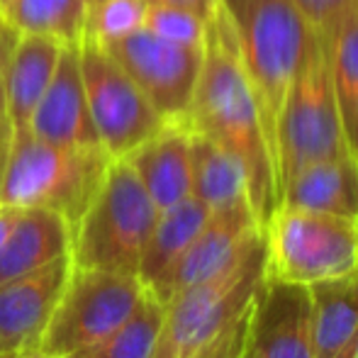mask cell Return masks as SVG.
I'll list each match as a JSON object with an SVG mask.
<instances>
[{"instance_id": "1", "label": "cell", "mask_w": 358, "mask_h": 358, "mask_svg": "<svg viewBox=\"0 0 358 358\" xmlns=\"http://www.w3.org/2000/svg\"><path fill=\"white\" fill-rule=\"evenodd\" d=\"M183 122L241 161L246 171L249 205L264 229L266 220L278 208L275 171L234 29L222 5H217L205 22L203 64Z\"/></svg>"}, {"instance_id": "2", "label": "cell", "mask_w": 358, "mask_h": 358, "mask_svg": "<svg viewBox=\"0 0 358 358\" xmlns=\"http://www.w3.org/2000/svg\"><path fill=\"white\" fill-rule=\"evenodd\" d=\"M220 5L234 29L273 161L280 108L315 32L290 0H220Z\"/></svg>"}, {"instance_id": "3", "label": "cell", "mask_w": 358, "mask_h": 358, "mask_svg": "<svg viewBox=\"0 0 358 358\" xmlns=\"http://www.w3.org/2000/svg\"><path fill=\"white\" fill-rule=\"evenodd\" d=\"M110 161L103 146L69 149L42 142L27 127L13 129L0 203L52 210L73 227L98 193Z\"/></svg>"}, {"instance_id": "4", "label": "cell", "mask_w": 358, "mask_h": 358, "mask_svg": "<svg viewBox=\"0 0 358 358\" xmlns=\"http://www.w3.org/2000/svg\"><path fill=\"white\" fill-rule=\"evenodd\" d=\"M346 151L351 146L331 78L329 54L324 39L315 34L287 88L275 124L273 171L278 198L285 180L297 171Z\"/></svg>"}, {"instance_id": "5", "label": "cell", "mask_w": 358, "mask_h": 358, "mask_svg": "<svg viewBox=\"0 0 358 358\" xmlns=\"http://www.w3.org/2000/svg\"><path fill=\"white\" fill-rule=\"evenodd\" d=\"M159 213L132 166L113 159L95 198L73 224V266L137 273Z\"/></svg>"}, {"instance_id": "6", "label": "cell", "mask_w": 358, "mask_h": 358, "mask_svg": "<svg viewBox=\"0 0 358 358\" xmlns=\"http://www.w3.org/2000/svg\"><path fill=\"white\" fill-rule=\"evenodd\" d=\"M261 231L266 275L307 287L358 275V217L278 205Z\"/></svg>"}, {"instance_id": "7", "label": "cell", "mask_w": 358, "mask_h": 358, "mask_svg": "<svg viewBox=\"0 0 358 358\" xmlns=\"http://www.w3.org/2000/svg\"><path fill=\"white\" fill-rule=\"evenodd\" d=\"M266 271L264 231L239 261L166 302L154 358H195L249 307Z\"/></svg>"}, {"instance_id": "8", "label": "cell", "mask_w": 358, "mask_h": 358, "mask_svg": "<svg viewBox=\"0 0 358 358\" xmlns=\"http://www.w3.org/2000/svg\"><path fill=\"white\" fill-rule=\"evenodd\" d=\"M144 292L137 273L73 266L39 349L69 358L98 344L137 310Z\"/></svg>"}, {"instance_id": "9", "label": "cell", "mask_w": 358, "mask_h": 358, "mask_svg": "<svg viewBox=\"0 0 358 358\" xmlns=\"http://www.w3.org/2000/svg\"><path fill=\"white\" fill-rule=\"evenodd\" d=\"M80 76L100 144L113 159H124L166 124L139 85L98 42L80 39Z\"/></svg>"}, {"instance_id": "10", "label": "cell", "mask_w": 358, "mask_h": 358, "mask_svg": "<svg viewBox=\"0 0 358 358\" xmlns=\"http://www.w3.org/2000/svg\"><path fill=\"white\" fill-rule=\"evenodd\" d=\"M100 47L127 71L166 122H183L198 83L203 47L169 42L146 27Z\"/></svg>"}, {"instance_id": "11", "label": "cell", "mask_w": 358, "mask_h": 358, "mask_svg": "<svg viewBox=\"0 0 358 358\" xmlns=\"http://www.w3.org/2000/svg\"><path fill=\"white\" fill-rule=\"evenodd\" d=\"M246 349L256 358H312V295L266 275L249 302Z\"/></svg>"}, {"instance_id": "12", "label": "cell", "mask_w": 358, "mask_h": 358, "mask_svg": "<svg viewBox=\"0 0 358 358\" xmlns=\"http://www.w3.org/2000/svg\"><path fill=\"white\" fill-rule=\"evenodd\" d=\"M259 236L261 224L251 210L249 200H239L229 208L215 210V213H210L203 229L190 241L188 249L183 251V256L169 271V275L149 292H154L166 305L176 292L195 283H203V280L229 268Z\"/></svg>"}, {"instance_id": "13", "label": "cell", "mask_w": 358, "mask_h": 358, "mask_svg": "<svg viewBox=\"0 0 358 358\" xmlns=\"http://www.w3.org/2000/svg\"><path fill=\"white\" fill-rule=\"evenodd\" d=\"M71 268V256H64L0 285V358L39 349Z\"/></svg>"}, {"instance_id": "14", "label": "cell", "mask_w": 358, "mask_h": 358, "mask_svg": "<svg viewBox=\"0 0 358 358\" xmlns=\"http://www.w3.org/2000/svg\"><path fill=\"white\" fill-rule=\"evenodd\" d=\"M78 47L80 44H66L62 49L54 76L29 117L27 129L42 142L69 149H90L103 144L90 117Z\"/></svg>"}, {"instance_id": "15", "label": "cell", "mask_w": 358, "mask_h": 358, "mask_svg": "<svg viewBox=\"0 0 358 358\" xmlns=\"http://www.w3.org/2000/svg\"><path fill=\"white\" fill-rule=\"evenodd\" d=\"M124 161L159 210L190 198V127L185 122H166Z\"/></svg>"}, {"instance_id": "16", "label": "cell", "mask_w": 358, "mask_h": 358, "mask_svg": "<svg viewBox=\"0 0 358 358\" xmlns=\"http://www.w3.org/2000/svg\"><path fill=\"white\" fill-rule=\"evenodd\" d=\"M278 205L358 217V159L354 151L317 161L285 180Z\"/></svg>"}, {"instance_id": "17", "label": "cell", "mask_w": 358, "mask_h": 358, "mask_svg": "<svg viewBox=\"0 0 358 358\" xmlns=\"http://www.w3.org/2000/svg\"><path fill=\"white\" fill-rule=\"evenodd\" d=\"M62 49V42L44 37V34H20L0 73L5 93V115L13 129L29 124V117L54 76Z\"/></svg>"}, {"instance_id": "18", "label": "cell", "mask_w": 358, "mask_h": 358, "mask_svg": "<svg viewBox=\"0 0 358 358\" xmlns=\"http://www.w3.org/2000/svg\"><path fill=\"white\" fill-rule=\"evenodd\" d=\"M73 227L66 217L42 208H22L15 229L0 249V285L71 256Z\"/></svg>"}, {"instance_id": "19", "label": "cell", "mask_w": 358, "mask_h": 358, "mask_svg": "<svg viewBox=\"0 0 358 358\" xmlns=\"http://www.w3.org/2000/svg\"><path fill=\"white\" fill-rule=\"evenodd\" d=\"M208 217L210 208H205L193 195L180 200L173 208L161 210L159 220H156L154 229H151L149 239H146L137 268V275L149 290H154L169 275L176 261L183 256V251L195 239V234L203 229Z\"/></svg>"}, {"instance_id": "20", "label": "cell", "mask_w": 358, "mask_h": 358, "mask_svg": "<svg viewBox=\"0 0 358 358\" xmlns=\"http://www.w3.org/2000/svg\"><path fill=\"white\" fill-rule=\"evenodd\" d=\"M312 358H339L358 336V275L310 287Z\"/></svg>"}, {"instance_id": "21", "label": "cell", "mask_w": 358, "mask_h": 358, "mask_svg": "<svg viewBox=\"0 0 358 358\" xmlns=\"http://www.w3.org/2000/svg\"><path fill=\"white\" fill-rule=\"evenodd\" d=\"M190 195L210 208V213L239 200L246 195V171L241 161L224 146L210 137L190 129Z\"/></svg>"}, {"instance_id": "22", "label": "cell", "mask_w": 358, "mask_h": 358, "mask_svg": "<svg viewBox=\"0 0 358 358\" xmlns=\"http://www.w3.org/2000/svg\"><path fill=\"white\" fill-rule=\"evenodd\" d=\"M166 305L146 287L137 310L105 339L69 358H154Z\"/></svg>"}, {"instance_id": "23", "label": "cell", "mask_w": 358, "mask_h": 358, "mask_svg": "<svg viewBox=\"0 0 358 358\" xmlns=\"http://www.w3.org/2000/svg\"><path fill=\"white\" fill-rule=\"evenodd\" d=\"M88 0H13L0 17L20 34H44L57 42L80 44Z\"/></svg>"}, {"instance_id": "24", "label": "cell", "mask_w": 358, "mask_h": 358, "mask_svg": "<svg viewBox=\"0 0 358 358\" xmlns=\"http://www.w3.org/2000/svg\"><path fill=\"white\" fill-rule=\"evenodd\" d=\"M149 0H93L85 8L83 39L108 44L144 27Z\"/></svg>"}, {"instance_id": "25", "label": "cell", "mask_w": 358, "mask_h": 358, "mask_svg": "<svg viewBox=\"0 0 358 358\" xmlns=\"http://www.w3.org/2000/svg\"><path fill=\"white\" fill-rule=\"evenodd\" d=\"M341 113L358 93V8L324 39Z\"/></svg>"}, {"instance_id": "26", "label": "cell", "mask_w": 358, "mask_h": 358, "mask_svg": "<svg viewBox=\"0 0 358 358\" xmlns=\"http://www.w3.org/2000/svg\"><path fill=\"white\" fill-rule=\"evenodd\" d=\"M205 22L208 20L190 13V10L176 8V5H161V3H149L144 15L146 29L169 39V42L190 44V47H203Z\"/></svg>"}, {"instance_id": "27", "label": "cell", "mask_w": 358, "mask_h": 358, "mask_svg": "<svg viewBox=\"0 0 358 358\" xmlns=\"http://www.w3.org/2000/svg\"><path fill=\"white\" fill-rule=\"evenodd\" d=\"M297 13L305 17L310 29L327 39L339 22L358 8V0H290Z\"/></svg>"}, {"instance_id": "28", "label": "cell", "mask_w": 358, "mask_h": 358, "mask_svg": "<svg viewBox=\"0 0 358 358\" xmlns=\"http://www.w3.org/2000/svg\"><path fill=\"white\" fill-rule=\"evenodd\" d=\"M246 320H249V307L217 336L203 354L195 358H239L241 349H244V341H246Z\"/></svg>"}, {"instance_id": "29", "label": "cell", "mask_w": 358, "mask_h": 358, "mask_svg": "<svg viewBox=\"0 0 358 358\" xmlns=\"http://www.w3.org/2000/svg\"><path fill=\"white\" fill-rule=\"evenodd\" d=\"M149 3H161V5H176V8L190 10V13L200 15L203 20H208L210 15L217 10L220 0H149Z\"/></svg>"}, {"instance_id": "30", "label": "cell", "mask_w": 358, "mask_h": 358, "mask_svg": "<svg viewBox=\"0 0 358 358\" xmlns=\"http://www.w3.org/2000/svg\"><path fill=\"white\" fill-rule=\"evenodd\" d=\"M341 117H344V129H346L349 146H351V151H354L356 159H358V93L354 95V100L346 105V110L341 113Z\"/></svg>"}, {"instance_id": "31", "label": "cell", "mask_w": 358, "mask_h": 358, "mask_svg": "<svg viewBox=\"0 0 358 358\" xmlns=\"http://www.w3.org/2000/svg\"><path fill=\"white\" fill-rule=\"evenodd\" d=\"M17 39H20L17 29L0 17V73H3V66H5V62H8L10 52L15 49V44H17Z\"/></svg>"}, {"instance_id": "32", "label": "cell", "mask_w": 358, "mask_h": 358, "mask_svg": "<svg viewBox=\"0 0 358 358\" xmlns=\"http://www.w3.org/2000/svg\"><path fill=\"white\" fill-rule=\"evenodd\" d=\"M20 213H22V208H15V205L0 203V249H3V244L8 241L10 231H13L15 224H17Z\"/></svg>"}, {"instance_id": "33", "label": "cell", "mask_w": 358, "mask_h": 358, "mask_svg": "<svg viewBox=\"0 0 358 358\" xmlns=\"http://www.w3.org/2000/svg\"><path fill=\"white\" fill-rule=\"evenodd\" d=\"M10 144H13V124H10V120L5 117V120H0V190H3L5 169H8Z\"/></svg>"}, {"instance_id": "34", "label": "cell", "mask_w": 358, "mask_h": 358, "mask_svg": "<svg viewBox=\"0 0 358 358\" xmlns=\"http://www.w3.org/2000/svg\"><path fill=\"white\" fill-rule=\"evenodd\" d=\"M20 358H62V356H57V354H49V351L37 349V351H29V354H24V356H20Z\"/></svg>"}, {"instance_id": "35", "label": "cell", "mask_w": 358, "mask_h": 358, "mask_svg": "<svg viewBox=\"0 0 358 358\" xmlns=\"http://www.w3.org/2000/svg\"><path fill=\"white\" fill-rule=\"evenodd\" d=\"M5 93H3V80H0V120H5Z\"/></svg>"}, {"instance_id": "36", "label": "cell", "mask_w": 358, "mask_h": 358, "mask_svg": "<svg viewBox=\"0 0 358 358\" xmlns=\"http://www.w3.org/2000/svg\"><path fill=\"white\" fill-rule=\"evenodd\" d=\"M239 358H256L254 354H251L249 349H246V341H244V349H241V354H239Z\"/></svg>"}, {"instance_id": "37", "label": "cell", "mask_w": 358, "mask_h": 358, "mask_svg": "<svg viewBox=\"0 0 358 358\" xmlns=\"http://www.w3.org/2000/svg\"><path fill=\"white\" fill-rule=\"evenodd\" d=\"M10 3H13V0H0V15L5 13V8H8Z\"/></svg>"}, {"instance_id": "38", "label": "cell", "mask_w": 358, "mask_h": 358, "mask_svg": "<svg viewBox=\"0 0 358 358\" xmlns=\"http://www.w3.org/2000/svg\"><path fill=\"white\" fill-rule=\"evenodd\" d=\"M354 358H358V346H356V354H354Z\"/></svg>"}, {"instance_id": "39", "label": "cell", "mask_w": 358, "mask_h": 358, "mask_svg": "<svg viewBox=\"0 0 358 358\" xmlns=\"http://www.w3.org/2000/svg\"><path fill=\"white\" fill-rule=\"evenodd\" d=\"M88 3H93V0H88Z\"/></svg>"}]
</instances>
